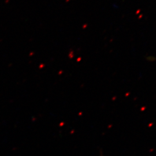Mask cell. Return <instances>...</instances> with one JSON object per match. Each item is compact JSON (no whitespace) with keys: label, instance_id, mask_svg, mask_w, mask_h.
<instances>
[]
</instances>
